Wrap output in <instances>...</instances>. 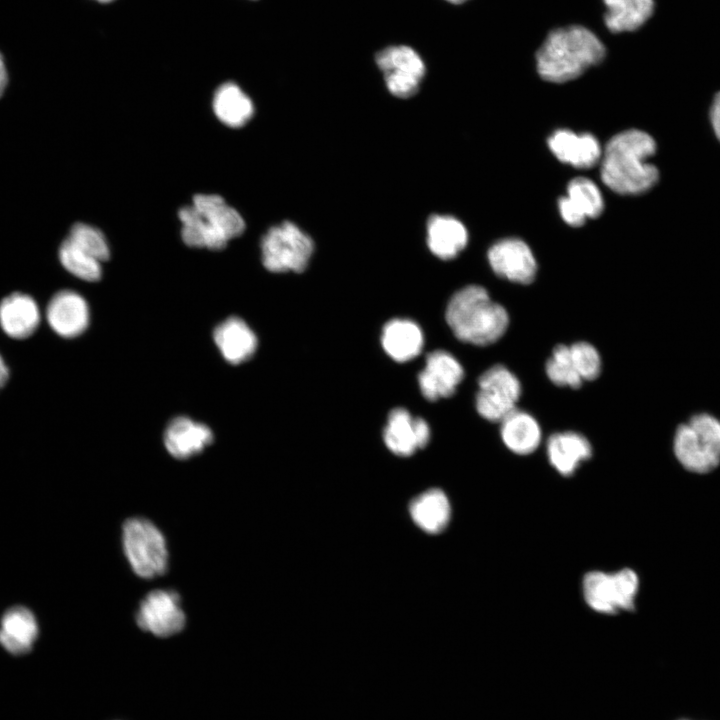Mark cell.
Instances as JSON below:
<instances>
[{
  "mask_svg": "<svg viewBox=\"0 0 720 720\" xmlns=\"http://www.w3.org/2000/svg\"><path fill=\"white\" fill-rule=\"evenodd\" d=\"M655 151L656 143L646 132L631 129L618 133L602 150V181L622 195L646 192L659 177L657 168L646 162Z\"/></svg>",
  "mask_w": 720,
  "mask_h": 720,
  "instance_id": "obj_1",
  "label": "cell"
},
{
  "mask_svg": "<svg viewBox=\"0 0 720 720\" xmlns=\"http://www.w3.org/2000/svg\"><path fill=\"white\" fill-rule=\"evenodd\" d=\"M605 57V47L589 29L571 25L551 31L539 48V75L546 81L563 83L583 74Z\"/></svg>",
  "mask_w": 720,
  "mask_h": 720,
  "instance_id": "obj_2",
  "label": "cell"
},
{
  "mask_svg": "<svg viewBox=\"0 0 720 720\" xmlns=\"http://www.w3.org/2000/svg\"><path fill=\"white\" fill-rule=\"evenodd\" d=\"M445 317L459 340L479 346L496 342L509 324L505 308L478 285L457 291L448 302Z\"/></svg>",
  "mask_w": 720,
  "mask_h": 720,
  "instance_id": "obj_3",
  "label": "cell"
},
{
  "mask_svg": "<svg viewBox=\"0 0 720 720\" xmlns=\"http://www.w3.org/2000/svg\"><path fill=\"white\" fill-rule=\"evenodd\" d=\"M178 216L182 239L190 247L220 250L245 230L240 213L216 194L195 195L192 204L182 207Z\"/></svg>",
  "mask_w": 720,
  "mask_h": 720,
  "instance_id": "obj_4",
  "label": "cell"
},
{
  "mask_svg": "<svg viewBox=\"0 0 720 720\" xmlns=\"http://www.w3.org/2000/svg\"><path fill=\"white\" fill-rule=\"evenodd\" d=\"M674 453L691 472L714 470L720 464V420L703 413L681 424L674 437Z\"/></svg>",
  "mask_w": 720,
  "mask_h": 720,
  "instance_id": "obj_5",
  "label": "cell"
},
{
  "mask_svg": "<svg viewBox=\"0 0 720 720\" xmlns=\"http://www.w3.org/2000/svg\"><path fill=\"white\" fill-rule=\"evenodd\" d=\"M123 550L134 573L144 579L163 575L168 550L161 531L148 519L134 517L122 527Z\"/></svg>",
  "mask_w": 720,
  "mask_h": 720,
  "instance_id": "obj_6",
  "label": "cell"
},
{
  "mask_svg": "<svg viewBox=\"0 0 720 720\" xmlns=\"http://www.w3.org/2000/svg\"><path fill=\"white\" fill-rule=\"evenodd\" d=\"M313 251L312 238L290 221L272 226L261 240L262 263L270 272H303Z\"/></svg>",
  "mask_w": 720,
  "mask_h": 720,
  "instance_id": "obj_7",
  "label": "cell"
},
{
  "mask_svg": "<svg viewBox=\"0 0 720 720\" xmlns=\"http://www.w3.org/2000/svg\"><path fill=\"white\" fill-rule=\"evenodd\" d=\"M638 588V576L628 568L615 573L589 572L583 580L586 603L604 614L633 610Z\"/></svg>",
  "mask_w": 720,
  "mask_h": 720,
  "instance_id": "obj_8",
  "label": "cell"
},
{
  "mask_svg": "<svg viewBox=\"0 0 720 720\" xmlns=\"http://www.w3.org/2000/svg\"><path fill=\"white\" fill-rule=\"evenodd\" d=\"M388 91L398 98L414 96L426 74L421 55L411 46L395 44L384 47L375 55Z\"/></svg>",
  "mask_w": 720,
  "mask_h": 720,
  "instance_id": "obj_9",
  "label": "cell"
},
{
  "mask_svg": "<svg viewBox=\"0 0 720 720\" xmlns=\"http://www.w3.org/2000/svg\"><path fill=\"white\" fill-rule=\"evenodd\" d=\"M476 409L486 420L502 421L516 409L521 395L517 377L503 365L487 369L478 380Z\"/></svg>",
  "mask_w": 720,
  "mask_h": 720,
  "instance_id": "obj_10",
  "label": "cell"
},
{
  "mask_svg": "<svg viewBox=\"0 0 720 720\" xmlns=\"http://www.w3.org/2000/svg\"><path fill=\"white\" fill-rule=\"evenodd\" d=\"M136 622L142 630L158 637L180 632L186 622L180 596L172 590L151 591L139 605Z\"/></svg>",
  "mask_w": 720,
  "mask_h": 720,
  "instance_id": "obj_11",
  "label": "cell"
},
{
  "mask_svg": "<svg viewBox=\"0 0 720 720\" xmlns=\"http://www.w3.org/2000/svg\"><path fill=\"white\" fill-rule=\"evenodd\" d=\"M493 271L509 281L529 284L536 275L537 264L529 246L517 238L496 242L488 251Z\"/></svg>",
  "mask_w": 720,
  "mask_h": 720,
  "instance_id": "obj_12",
  "label": "cell"
},
{
  "mask_svg": "<svg viewBox=\"0 0 720 720\" xmlns=\"http://www.w3.org/2000/svg\"><path fill=\"white\" fill-rule=\"evenodd\" d=\"M463 377L464 370L458 360L447 351L436 350L427 355L418 383L422 395L436 401L453 395Z\"/></svg>",
  "mask_w": 720,
  "mask_h": 720,
  "instance_id": "obj_13",
  "label": "cell"
},
{
  "mask_svg": "<svg viewBox=\"0 0 720 720\" xmlns=\"http://www.w3.org/2000/svg\"><path fill=\"white\" fill-rule=\"evenodd\" d=\"M383 438L393 454L407 457L427 445L430 428L424 419L413 417L408 410L398 407L388 415Z\"/></svg>",
  "mask_w": 720,
  "mask_h": 720,
  "instance_id": "obj_14",
  "label": "cell"
},
{
  "mask_svg": "<svg viewBox=\"0 0 720 720\" xmlns=\"http://www.w3.org/2000/svg\"><path fill=\"white\" fill-rule=\"evenodd\" d=\"M46 319L57 335L73 338L87 329L89 307L80 294L62 290L50 299L46 308Z\"/></svg>",
  "mask_w": 720,
  "mask_h": 720,
  "instance_id": "obj_15",
  "label": "cell"
},
{
  "mask_svg": "<svg viewBox=\"0 0 720 720\" xmlns=\"http://www.w3.org/2000/svg\"><path fill=\"white\" fill-rule=\"evenodd\" d=\"M558 206L563 220L578 227L588 218L598 217L604 203L597 185L588 178L578 177L568 184L567 195L560 198Z\"/></svg>",
  "mask_w": 720,
  "mask_h": 720,
  "instance_id": "obj_16",
  "label": "cell"
},
{
  "mask_svg": "<svg viewBox=\"0 0 720 720\" xmlns=\"http://www.w3.org/2000/svg\"><path fill=\"white\" fill-rule=\"evenodd\" d=\"M212 441L213 433L208 426L185 416L174 418L164 433V445L177 459H188L201 453Z\"/></svg>",
  "mask_w": 720,
  "mask_h": 720,
  "instance_id": "obj_17",
  "label": "cell"
},
{
  "mask_svg": "<svg viewBox=\"0 0 720 720\" xmlns=\"http://www.w3.org/2000/svg\"><path fill=\"white\" fill-rule=\"evenodd\" d=\"M552 153L562 162L577 168H591L602 155L598 140L591 134H576L570 130L555 131L548 139Z\"/></svg>",
  "mask_w": 720,
  "mask_h": 720,
  "instance_id": "obj_18",
  "label": "cell"
},
{
  "mask_svg": "<svg viewBox=\"0 0 720 720\" xmlns=\"http://www.w3.org/2000/svg\"><path fill=\"white\" fill-rule=\"evenodd\" d=\"M40 310L35 300L23 293H13L0 303V326L11 338L31 336L40 323Z\"/></svg>",
  "mask_w": 720,
  "mask_h": 720,
  "instance_id": "obj_19",
  "label": "cell"
},
{
  "mask_svg": "<svg viewBox=\"0 0 720 720\" xmlns=\"http://www.w3.org/2000/svg\"><path fill=\"white\" fill-rule=\"evenodd\" d=\"M213 338L220 353L231 364L250 359L257 348V337L245 321L230 317L214 330Z\"/></svg>",
  "mask_w": 720,
  "mask_h": 720,
  "instance_id": "obj_20",
  "label": "cell"
},
{
  "mask_svg": "<svg viewBox=\"0 0 720 720\" xmlns=\"http://www.w3.org/2000/svg\"><path fill=\"white\" fill-rule=\"evenodd\" d=\"M426 230L429 250L443 260L455 258L468 242L465 226L452 216L431 215Z\"/></svg>",
  "mask_w": 720,
  "mask_h": 720,
  "instance_id": "obj_21",
  "label": "cell"
},
{
  "mask_svg": "<svg viewBox=\"0 0 720 720\" xmlns=\"http://www.w3.org/2000/svg\"><path fill=\"white\" fill-rule=\"evenodd\" d=\"M39 632L33 613L22 606L8 609L1 619L0 644L14 655L31 650Z\"/></svg>",
  "mask_w": 720,
  "mask_h": 720,
  "instance_id": "obj_22",
  "label": "cell"
},
{
  "mask_svg": "<svg viewBox=\"0 0 720 720\" xmlns=\"http://www.w3.org/2000/svg\"><path fill=\"white\" fill-rule=\"evenodd\" d=\"M385 352L397 362H406L418 356L424 344L420 327L409 319H392L381 334Z\"/></svg>",
  "mask_w": 720,
  "mask_h": 720,
  "instance_id": "obj_23",
  "label": "cell"
},
{
  "mask_svg": "<svg viewBox=\"0 0 720 720\" xmlns=\"http://www.w3.org/2000/svg\"><path fill=\"white\" fill-rule=\"evenodd\" d=\"M409 513L421 530L428 534H439L448 526L451 506L442 490L431 488L410 502Z\"/></svg>",
  "mask_w": 720,
  "mask_h": 720,
  "instance_id": "obj_24",
  "label": "cell"
},
{
  "mask_svg": "<svg viewBox=\"0 0 720 720\" xmlns=\"http://www.w3.org/2000/svg\"><path fill=\"white\" fill-rule=\"evenodd\" d=\"M591 454L589 441L576 432L555 433L547 441L550 464L564 476L573 474L581 462L589 459Z\"/></svg>",
  "mask_w": 720,
  "mask_h": 720,
  "instance_id": "obj_25",
  "label": "cell"
},
{
  "mask_svg": "<svg viewBox=\"0 0 720 720\" xmlns=\"http://www.w3.org/2000/svg\"><path fill=\"white\" fill-rule=\"evenodd\" d=\"M212 106L216 117L232 128L244 126L254 114L252 100L233 82L223 83L216 89Z\"/></svg>",
  "mask_w": 720,
  "mask_h": 720,
  "instance_id": "obj_26",
  "label": "cell"
},
{
  "mask_svg": "<svg viewBox=\"0 0 720 720\" xmlns=\"http://www.w3.org/2000/svg\"><path fill=\"white\" fill-rule=\"evenodd\" d=\"M501 437L512 452L519 455L532 453L541 441L537 421L528 413L515 409L501 421Z\"/></svg>",
  "mask_w": 720,
  "mask_h": 720,
  "instance_id": "obj_27",
  "label": "cell"
},
{
  "mask_svg": "<svg viewBox=\"0 0 720 720\" xmlns=\"http://www.w3.org/2000/svg\"><path fill=\"white\" fill-rule=\"evenodd\" d=\"M606 6L604 21L615 33L634 31L652 15L653 0H603Z\"/></svg>",
  "mask_w": 720,
  "mask_h": 720,
  "instance_id": "obj_28",
  "label": "cell"
},
{
  "mask_svg": "<svg viewBox=\"0 0 720 720\" xmlns=\"http://www.w3.org/2000/svg\"><path fill=\"white\" fill-rule=\"evenodd\" d=\"M58 255L62 266L75 277L88 282H95L101 278V262L68 238L60 245Z\"/></svg>",
  "mask_w": 720,
  "mask_h": 720,
  "instance_id": "obj_29",
  "label": "cell"
},
{
  "mask_svg": "<svg viewBox=\"0 0 720 720\" xmlns=\"http://www.w3.org/2000/svg\"><path fill=\"white\" fill-rule=\"evenodd\" d=\"M548 378L558 386H568L573 389L579 388L582 379L574 365L570 348L564 344L557 345L551 357L546 363Z\"/></svg>",
  "mask_w": 720,
  "mask_h": 720,
  "instance_id": "obj_30",
  "label": "cell"
},
{
  "mask_svg": "<svg viewBox=\"0 0 720 720\" xmlns=\"http://www.w3.org/2000/svg\"><path fill=\"white\" fill-rule=\"evenodd\" d=\"M68 239L100 262L106 261L110 256L109 245L104 234L89 224H74Z\"/></svg>",
  "mask_w": 720,
  "mask_h": 720,
  "instance_id": "obj_31",
  "label": "cell"
},
{
  "mask_svg": "<svg viewBox=\"0 0 720 720\" xmlns=\"http://www.w3.org/2000/svg\"><path fill=\"white\" fill-rule=\"evenodd\" d=\"M576 370L582 380H594L601 371V359L596 348L587 342L569 346Z\"/></svg>",
  "mask_w": 720,
  "mask_h": 720,
  "instance_id": "obj_32",
  "label": "cell"
},
{
  "mask_svg": "<svg viewBox=\"0 0 720 720\" xmlns=\"http://www.w3.org/2000/svg\"><path fill=\"white\" fill-rule=\"evenodd\" d=\"M711 123L717 138L720 140V92L715 96L711 107Z\"/></svg>",
  "mask_w": 720,
  "mask_h": 720,
  "instance_id": "obj_33",
  "label": "cell"
},
{
  "mask_svg": "<svg viewBox=\"0 0 720 720\" xmlns=\"http://www.w3.org/2000/svg\"><path fill=\"white\" fill-rule=\"evenodd\" d=\"M8 84V71L4 56L0 52V97L3 95Z\"/></svg>",
  "mask_w": 720,
  "mask_h": 720,
  "instance_id": "obj_34",
  "label": "cell"
},
{
  "mask_svg": "<svg viewBox=\"0 0 720 720\" xmlns=\"http://www.w3.org/2000/svg\"><path fill=\"white\" fill-rule=\"evenodd\" d=\"M9 377V370L5 364L2 356L0 355V389L6 384Z\"/></svg>",
  "mask_w": 720,
  "mask_h": 720,
  "instance_id": "obj_35",
  "label": "cell"
},
{
  "mask_svg": "<svg viewBox=\"0 0 720 720\" xmlns=\"http://www.w3.org/2000/svg\"><path fill=\"white\" fill-rule=\"evenodd\" d=\"M445 1L452 3V4H462V3L466 2L467 0H445Z\"/></svg>",
  "mask_w": 720,
  "mask_h": 720,
  "instance_id": "obj_36",
  "label": "cell"
},
{
  "mask_svg": "<svg viewBox=\"0 0 720 720\" xmlns=\"http://www.w3.org/2000/svg\"><path fill=\"white\" fill-rule=\"evenodd\" d=\"M96 1L101 2V3H107V2H111L113 0H96Z\"/></svg>",
  "mask_w": 720,
  "mask_h": 720,
  "instance_id": "obj_37",
  "label": "cell"
},
{
  "mask_svg": "<svg viewBox=\"0 0 720 720\" xmlns=\"http://www.w3.org/2000/svg\"><path fill=\"white\" fill-rule=\"evenodd\" d=\"M682 720H685V719H682Z\"/></svg>",
  "mask_w": 720,
  "mask_h": 720,
  "instance_id": "obj_38",
  "label": "cell"
}]
</instances>
